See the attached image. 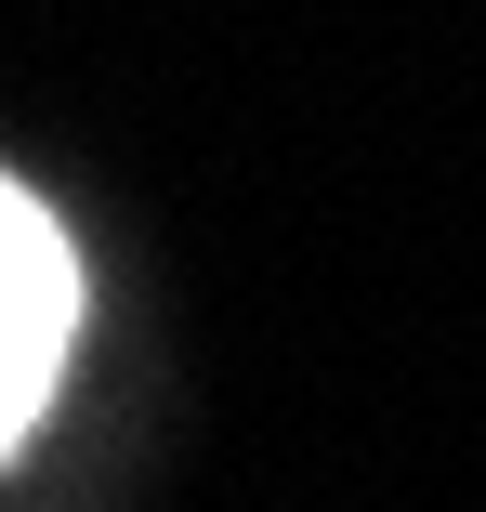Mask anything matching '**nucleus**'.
I'll return each instance as SVG.
<instances>
[{
	"instance_id": "obj_1",
	"label": "nucleus",
	"mask_w": 486,
	"mask_h": 512,
	"mask_svg": "<svg viewBox=\"0 0 486 512\" xmlns=\"http://www.w3.org/2000/svg\"><path fill=\"white\" fill-rule=\"evenodd\" d=\"M66 329H79V263L53 237V211L0 171V460L27 447V421L53 407V368H66Z\"/></svg>"
}]
</instances>
